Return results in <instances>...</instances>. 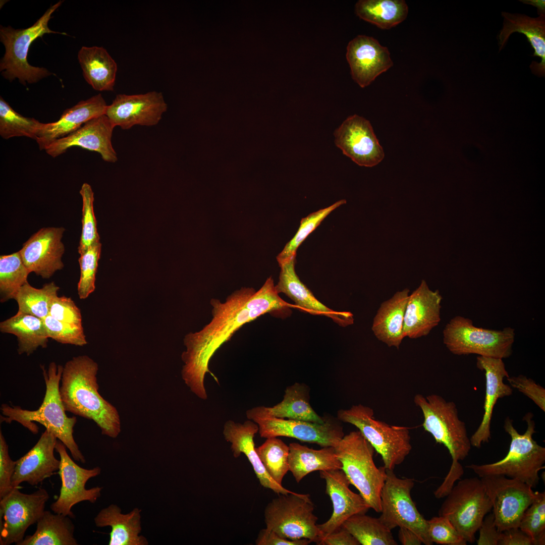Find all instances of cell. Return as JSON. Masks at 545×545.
Listing matches in <instances>:
<instances>
[{
	"label": "cell",
	"mask_w": 545,
	"mask_h": 545,
	"mask_svg": "<svg viewBox=\"0 0 545 545\" xmlns=\"http://www.w3.org/2000/svg\"><path fill=\"white\" fill-rule=\"evenodd\" d=\"M210 303V321L201 330L185 335L186 349L181 355L184 362L182 378L190 391L203 400L207 398L204 386L206 373H209L218 383L209 368L216 351L244 324L267 313L286 318L291 314L290 308L293 306L280 297L271 277L258 291L242 287L229 295L225 301L212 298Z\"/></svg>",
	"instance_id": "6da1fadb"
},
{
	"label": "cell",
	"mask_w": 545,
	"mask_h": 545,
	"mask_svg": "<svg viewBox=\"0 0 545 545\" xmlns=\"http://www.w3.org/2000/svg\"><path fill=\"white\" fill-rule=\"evenodd\" d=\"M97 363L87 355L73 357L64 366L60 394L66 411L93 421L101 433L116 438L121 432L116 408L99 393Z\"/></svg>",
	"instance_id": "7a4b0ae2"
},
{
	"label": "cell",
	"mask_w": 545,
	"mask_h": 545,
	"mask_svg": "<svg viewBox=\"0 0 545 545\" xmlns=\"http://www.w3.org/2000/svg\"><path fill=\"white\" fill-rule=\"evenodd\" d=\"M415 404L422 411V426L434 438L435 442L448 450L452 459L450 470L434 495L440 499L447 496L464 473L459 461L468 455L471 445L465 423L460 419L455 403L447 401L442 396L431 394L424 396L416 394Z\"/></svg>",
	"instance_id": "3957f363"
},
{
	"label": "cell",
	"mask_w": 545,
	"mask_h": 545,
	"mask_svg": "<svg viewBox=\"0 0 545 545\" xmlns=\"http://www.w3.org/2000/svg\"><path fill=\"white\" fill-rule=\"evenodd\" d=\"M46 390L43 402L36 410H28L20 406L3 404L1 410V422L10 423L16 421L27 428L33 434L38 432V427L33 421L37 422L51 432L62 442L71 452L73 459L84 463L85 459L73 437V428L77 418L69 417L62 403L60 394L63 366L52 362L46 371L41 366Z\"/></svg>",
	"instance_id": "277c9868"
},
{
	"label": "cell",
	"mask_w": 545,
	"mask_h": 545,
	"mask_svg": "<svg viewBox=\"0 0 545 545\" xmlns=\"http://www.w3.org/2000/svg\"><path fill=\"white\" fill-rule=\"evenodd\" d=\"M533 415L528 412L523 417L527 427L523 434L519 433L509 417L505 420L504 428L511 441L509 451L501 460L483 465L471 464L465 466L481 477L488 475H503L520 480L532 488L539 480L538 473L544 469L545 448L533 439L536 432Z\"/></svg>",
	"instance_id": "5b68a950"
},
{
	"label": "cell",
	"mask_w": 545,
	"mask_h": 545,
	"mask_svg": "<svg viewBox=\"0 0 545 545\" xmlns=\"http://www.w3.org/2000/svg\"><path fill=\"white\" fill-rule=\"evenodd\" d=\"M334 448L350 484L358 489L370 508L380 512V493L386 469L375 465L373 447L356 430L345 435Z\"/></svg>",
	"instance_id": "8992f818"
},
{
	"label": "cell",
	"mask_w": 545,
	"mask_h": 545,
	"mask_svg": "<svg viewBox=\"0 0 545 545\" xmlns=\"http://www.w3.org/2000/svg\"><path fill=\"white\" fill-rule=\"evenodd\" d=\"M60 1L50 7L31 26L26 29H15L11 26H1L0 40L5 47V53L0 62L2 75L10 81L18 79L24 85L36 83L52 74L46 69L34 67L27 61L28 52L31 44L38 37L46 33H66L50 30L48 24L52 14L60 6Z\"/></svg>",
	"instance_id": "52a82bcc"
},
{
	"label": "cell",
	"mask_w": 545,
	"mask_h": 545,
	"mask_svg": "<svg viewBox=\"0 0 545 545\" xmlns=\"http://www.w3.org/2000/svg\"><path fill=\"white\" fill-rule=\"evenodd\" d=\"M341 421L356 426L382 457L386 469L394 470L412 450L408 427L390 425L374 417L371 408L359 404L338 411Z\"/></svg>",
	"instance_id": "ba28073f"
},
{
	"label": "cell",
	"mask_w": 545,
	"mask_h": 545,
	"mask_svg": "<svg viewBox=\"0 0 545 545\" xmlns=\"http://www.w3.org/2000/svg\"><path fill=\"white\" fill-rule=\"evenodd\" d=\"M515 331L511 327L502 330L477 328L468 318L456 316L443 330V342L453 354L504 359L512 353Z\"/></svg>",
	"instance_id": "9c48e42d"
},
{
	"label": "cell",
	"mask_w": 545,
	"mask_h": 545,
	"mask_svg": "<svg viewBox=\"0 0 545 545\" xmlns=\"http://www.w3.org/2000/svg\"><path fill=\"white\" fill-rule=\"evenodd\" d=\"M308 494L292 492L279 495L264 510L266 528L290 540L308 539L317 544L321 534Z\"/></svg>",
	"instance_id": "30bf717a"
},
{
	"label": "cell",
	"mask_w": 545,
	"mask_h": 545,
	"mask_svg": "<svg viewBox=\"0 0 545 545\" xmlns=\"http://www.w3.org/2000/svg\"><path fill=\"white\" fill-rule=\"evenodd\" d=\"M439 511L447 517L467 542L475 540V533L492 505L480 478L458 481L447 495Z\"/></svg>",
	"instance_id": "8fae6325"
},
{
	"label": "cell",
	"mask_w": 545,
	"mask_h": 545,
	"mask_svg": "<svg viewBox=\"0 0 545 545\" xmlns=\"http://www.w3.org/2000/svg\"><path fill=\"white\" fill-rule=\"evenodd\" d=\"M246 414L258 425L263 438L285 437L326 447H335L345 435L337 417L327 416L323 423L281 418L268 414L262 406L250 409Z\"/></svg>",
	"instance_id": "7c38bea8"
},
{
	"label": "cell",
	"mask_w": 545,
	"mask_h": 545,
	"mask_svg": "<svg viewBox=\"0 0 545 545\" xmlns=\"http://www.w3.org/2000/svg\"><path fill=\"white\" fill-rule=\"evenodd\" d=\"M414 485L411 478H400L393 470L386 469V478L380 493L379 518L390 530L399 527L414 532L425 545L432 544L427 522L419 512L411 497Z\"/></svg>",
	"instance_id": "4fadbf2b"
},
{
	"label": "cell",
	"mask_w": 545,
	"mask_h": 545,
	"mask_svg": "<svg viewBox=\"0 0 545 545\" xmlns=\"http://www.w3.org/2000/svg\"><path fill=\"white\" fill-rule=\"evenodd\" d=\"M492 505L500 532L518 527L526 509L534 500L537 491L526 483L503 475L480 477Z\"/></svg>",
	"instance_id": "5bb4252c"
},
{
	"label": "cell",
	"mask_w": 545,
	"mask_h": 545,
	"mask_svg": "<svg viewBox=\"0 0 545 545\" xmlns=\"http://www.w3.org/2000/svg\"><path fill=\"white\" fill-rule=\"evenodd\" d=\"M49 498L47 491L43 488L27 494L15 487L1 499L0 544L18 545L28 528L41 516Z\"/></svg>",
	"instance_id": "9a60e30c"
},
{
	"label": "cell",
	"mask_w": 545,
	"mask_h": 545,
	"mask_svg": "<svg viewBox=\"0 0 545 545\" xmlns=\"http://www.w3.org/2000/svg\"><path fill=\"white\" fill-rule=\"evenodd\" d=\"M66 447L60 441H57L56 451L60 458L58 473L62 485L58 499L50 506L53 512L73 518L72 508L83 501L94 503L101 495L102 487L85 488L87 481L100 474L101 469L97 466L87 469L77 465L70 457Z\"/></svg>",
	"instance_id": "2e32d148"
},
{
	"label": "cell",
	"mask_w": 545,
	"mask_h": 545,
	"mask_svg": "<svg viewBox=\"0 0 545 545\" xmlns=\"http://www.w3.org/2000/svg\"><path fill=\"white\" fill-rule=\"evenodd\" d=\"M168 105L160 92L117 95L107 105L105 114L115 127L128 130L135 125H157L167 111Z\"/></svg>",
	"instance_id": "e0dca14e"
},
{
	"label": "cell",
	"mask_w": 545,
	"mask_h": 545,
	"mask_svg": "<svg viewBox=\"0 0 545 545\" xmlns=\"http://www.w3.org/2000/svg\"><path fill=\"white\" fill-rule=\"evenodd\" d=\"M334 136L336 145L360 166L373 167L384 158V151L369 121L362 117H349L336 130Z\"/></svg>",
	"instance_id": "ac0fdd59"
},
{
	"label": "cell",
	"mask_w": 545,
	"mask_h": 545,
	"mask_svg": "<svg viewBox=\"0 0 545 545\" xmlns=\"http://www.w3.org/2000/svg\"><path fill=\"white\" fill-rule=\"evenodd\" d=\"M65 230L63 227L43 228L23 244L19 252L30 272L49 279L64 267L62 257L65 247L62 238Z\"/></svg>",
	"instance_id": "d6986e66"
},
{
	"label": "cell",
	"mask_w": 545,
	"mask_h": 545,
	"mask_svg": "<svg viewBox=\"0 0 545 545\" xmlns=\"http://www.w3.org/2000/svg\"><path fill=\"white\" fill-rule=\"evenodd\" d=\"M115 126L105 115L92 119L72 133L58 139L45 148L50 156L56 157L73 146L96 152L102 159L114 163L117 154L112 143Z\"/></svg>",
	"instance_id": "ffe728a7"
},
{
	"label": "cell",
	"mask_w": 545,
	"mask_h": 545,
	"mask_svg": "<svg viewBox=\"0 0 545 545\" xmlns=\"http://www.w3.org/2000/svg\"><path fill=\"white\" fill-rule=\"evenodd\" d=\"M319 473L320 477L325 480V492L333 507V513L329 519L317 524L321 534L320 540L341 526L351 516L365 513L370 507L360 494L350 489V481L342 469L320 471Z\"/></svg>",
	"instance_id": "44dd1931"
},
{
	"label": "cell",
	"mask_w": 545,
	"mask_h": 545,
	"mask_svg": "<svg viewBox=\"0 0 545 545\" xmlns=\"http://www.w3.org/2000/svg\"><path fill=\"white\" fill-rule=\"evenodd\" d=\"M346 59L352 79L361 87L370 84L393 65L387 47L374 38L359 35L347 46Z\"/></svg>",
	"instance_id": "7402d4cb"
},
{
	"label": "cell",
	"mask_w": 545,
	"mask_h": 545,
	"mask_svg": "<svg viewBox=\"0 0 545 545\" xmlns=\"http://www.w3.org/2000/svg\"><path fill=\"white\" fill-rule=\"evenodd\" d=\"M57 439L46 429L34 447L16 461L12 478L14 487H18L22 482L36 485L59 470L60 459L54 455Z\"/></svg>",
	"instance_id": "603a6c76"
},
{
	"label": "cell",
	"mask_w": 545,
	"mask_h": 545,
	"mask_svg": "<svg viewBox=\"0 0 545 545\" xmlns=\"http://www.w3.org/2000/svg\"><path fill=\"white\" fill-rule=\"evenodd\" d=\"M477 368L485 372V395L484 413L478 427L470 438L472 446L480 448L491 438L490 423L493 411L498 400L512 394V388L504 383L509 375L502 359L478 356Z\"/></svg>",
	"instance_id": "cb8c5ba5"
},
{
	"label": "cell",
	"mask_w": 545,
	"mask_h": 545,
	"mask_svg": "<svg viewBox=\"0 0 545 545\" xmlns=\"http://www.w3.org/2000/svg\"><path fill=\"white\" fill-rule=\"evenodd\" d=\"M442 295L430 290L424 281L409 294L404 319V338L417 339L428 335L441 321Z\"/></svg>",
	"instance_id": "d4e9b609"
},
{
	"label": "cell",
	"mask_w": 545,
	"mask_h": 545,
	"mask_svg": "<svg viewBox=\"0 0 545 545\" xmlns=\"http://www.w3.org/2000/svg\"><path fill=\"white\" fill-rule=\"evenodd\" d=\"M107 106L99 93L66 110L58 121L42 123L36 140L39 148L44 150L53 141L72 133L92 119L104 115Z\"/></svg>",
	"instance_id": "484cf974"
},
{
	"label": "cell",
	"mask_w": 545,
	"mask_h": 545,
	"mask_svg": "<svg viewBox=\"0 0 545 545\" xmlns=\"http://www.w3.org/2000/svg\"><path fill=\"white\" fill-rule=\"evenodd\" d=\"M295 262L296 257H294L280 266L279 280L275 286L278 293L285 294L295 302L296 306L310 314L330 317L343 326L353 323V315L350 312L332 310L314 296L297 275Z\"/></svg>",
	"instance_id": "4316f807"
},
{
	"label": "cell",
	"mask_w": 545,
	"mask_h": 545,
	"mask_svg": "<svg viewBox=\"0 0 545 545\" xmlns=\"http://www.w3.org/2000/svg\"><path fill=\"white\" fill-rule=\"evenodd\" d=\"M258 429V425L249 419L243 423L229 420L224 424L223 434L225 440L231 444V449L235 458L239 457L241 453L246 456L263 487L270 489L278 495L292 493L274 480L261 463L254 442V436Z\"/></svg>",
	"instance_id": "83f0119b"
},
{
	"label": "cell",
	"mask_w": 545,
	"mask_h": 545,
	"mask_svg": "<svg viewBox=\"0 0 545 545\" xmlns=\"http://www.w3.org/2000/svg\"><path fill=\"white\" fill-rule=\"evenodd\" d=\"M503 26L498 35L499 50H501L514 32L525 35L534 49L533 56L541 59L539 64L533 62L530 66L532 72L538 76L544 75L545 72V16L540 14L537 18L525 15L502 12Z\"/></svg>",
	"instance_id": "f1b7e54d"
},
{
	"label": "cell",
	"mask_w": 545,
	"mask_h": 545,
	"mask_svg": "<svg viewBox=\"0 0 545 545\" xmlns=\"http://www.w3.org/2000/svg\"><path fill=\"white\" fill-rule=\"evenodd\" d=\"M409 290L397 292L380 304L373 318L371 330L380 341L399 349L404 338L403 330Z\"/></svg>",
	"instance_id": "f546056e"
},
{
	"label": "cell",
	"mask_w": 545,
	"mask_h": 545,
	"mask_svg": "<svg viewBox=\"0 0 545 545\" xmlns=\"http://www.w3.org/2000/svg\"><path fill=\"white\" fill-rule=\"evenodd\" d=\"M141 511L136 508L124 514L119 507L111 504L101 510L94 520L97 527H111L109 545H147V539L139 535Z\"/></svg>",
	"instance_id": "4dcf8cb0"
},
{
	"label": "cell",
	"mask_w": 545,
	"mask_h": 545,
	"mask_svg": "<svg viewBox=\"0 0 545 545\" xmlns=\"http://www.w3.org/2000/svg\"><path fill=\"white\" fill-rule=\"evenodd\" d=\"M78 59L86 81L94 90H114L117 65L104 47L82 46Z\"/></svg>",
	"instance_id": "1f68e13d"
},
{
	"label": "cell",
	"mask_w": 545,
	"mask_h": 545,
	"mask_svg": "<svg viewBox=\"0 0 545 545\" xmlns=\"http://www.w3.org/2000/svg\"><path fill=\"white\" fill-rule=\"evenodd\" d=\"M289 447V471L297 483L313 471L342 468L334 447L315 450L297 443H290Z\"/></svg>",
	"instance_id": "d6a6232c"
},
{
	"label": "cell",
	"mask_w": 545,
	"mask_h": 545,
	"mask_svg": "<svg viewBox=\"0 0 545 545\" xmlns=\"http://www.w3.org/2000/svg\"><path fill=\"white\" fill-rule=\"evenodd\" d=\"M0 331L17 337L19 355L29 356L39 347H47L49 337L43 320L32 315L17 312L0 323Z\"/></svg>",
	"instance_id": "836d02e7"
},
{
	"label": "cell",
	"mask_w": 545,
	"mask_h": 545,
	"mask_svg": "<svg viewBox=\"0 0 545 545\" xmlns=\"http://www.w3.org/2000/svg\"><path fill=\"white\" fill-rule=\"evenodd\" d=\"M71 518L45 510L36 523L35 532L18 545H77Z\"/></svg>",
	"instance_id": "e575fe53"
},
{
	"label": "cell",
	"mask_w": 545,
	"mask_h": 545,
	"mask_svg": "<svg viewBox=\"0 0 545 545\" xmlns=\"http://www.w3.org/2000/svg\"><path fill=\"white\" fill-rule=\"evenodd\" d=\"M309 398V387L296 383L286 389L281 402L273 407L264 406V409L268 414L278 418L324 423L327 416L318 415L311 406Z\"/></svg>",
	"instance_id": "d590c367"
},
{
	"label": "cell",
	"mask_w": 545,
	"mask_h": 545,
	"mask_svg": "<svg viewBox=\"0 0 545 545\" xmlns=\"http://www.w3.org/2000/svg\"><path fill=\"white\" fill-rule=\"evenodd\" d=\"M356 14L382 29H390L404 21L408 7L403 0H361L355 5Z\"/></svg>",
	"instance_id": "8d00e7d4"
},
{
	"label": "cell",
	"mask_w": 545,
	"mask_h": 545,
	"mask_svg": "<svg viewBox=\"0 0 545 545\" xmlns=\"http://www.w3.org/2000/svg\"><path fill=\"white\" fill-rule=\"evenodd\" d=\"M362 545H397L391 530L379 518L365 513L355 514L342 524Z\"/></svg>",
	"instance_id": "74e56055"
},
{
	"label": "cell",
	"mask_w": 545,
	"mask_h": 545,
	"mask_svg": "<svg viewBox=\"0 0 545 545\" xmlns=\"http://www.w3.org/2000/svg\"><path fill=\"white\" fill-rule=\"evenodd\" d=\"M59 289L53 282L44 284L40 289L27 282L20 288L14 298L18 305L17 312L43 319L48 315L50 302L58 295Z\"/></svg>",
	"instance_id": "f35d334b"
},
{
	"label": "cell",
	"mask_w": 545,
	"mask_h": 545,
	"mask_svg": "<svg viewBox=\"0 0 545 545\" xmlns=\"http://www.w3.org/2000/svg\"><path fill=\"white\" fill-rule=\"evenodd\" d=\"M30 273L25 266L19 251L0 256V301L4 303L15 298Z\"/></svg>",
	"instance_id": "ab89813d"
},
{
	"label": "cell",
	"mask_w": 545,
	"mask_h": 545,
	"mask_svg": "<svg viewBox=\"0 0 545 545\" xmlns=\"http://www.w3.org/2000/svg\"><path fill=\"white\" fill-rule=\"evenodd\" d=\"M256 451L270 477L282 485L284 476L289 471V447L278 437L267 438Z\"/></svg>",
	"instance_id": "60d3db41"
},
{
	"label": "cell",
	"mask_w": 545,
	"mask_h": 545,
	"mask_svg": "<svg viewBox=\"0 0 545 545\" xmlns=\"http://www.w3.org/2000/svg\"><path fill=\"white\" fill-rule=\"evenodd\" d=\"M42 124L34 118L17 113L1 96L0 135L3 138L24 136L36 140Z\"/></svg>",
	"instance_id": "b9f144b4"
},
{
	"label": "cell",
	"mask_w": 545,
	"mask_h": 545,
	"mask_svg": "<svg viewBox=\"0 0 545 545\" xmlns=\"http://www.w3.org/2000/svg\"><path fill=\"white\" fill-rule=\"evenodd\" d=\"M345 200L338 201L324 208L312 212L302 218L300 227L293 238L288 242L277 257L280 266L286 261L296 257V251L300 244L332 211L345 203Z\"/></svg>",
	"instance_id": "7bdbcfd3"
},
{
	"label": "cell",
	"mask_w": 545,
	"mask_h": 545,
	"mask_svg": "<svg viewBox=\"0 0 545 545\" xmlns=\"http://www.w3.org/2000/svg\"><path fill=\"white\" fill-rule=\"evenodd\" d=\"M518 527L529 535L533 545L545 544V492L537 491L534 500L524 512Z\"/></svg>",
	"instance_id": "ee69618b"
},
{
	"label": "cell",
	"mask_w": 545,
	"mask_h": 545,
	"mask_svg": "<svg viewBox=\"0 0 545 545\" xmlns=\"http://www.w3.org/2000/svg\"><path fill=\"white\" fill-rule=\"evenodd\" d=\"M82 198V230L78 253L81 254L99 241L96 220L93 211L94 193L91 186L84 183L80 190Z\"/></svg>",
	"instance_id": "f6af8a7d"
},
{
	"label": "cell",
	"mask_w": 545,
	"mask_h": 545,
	"mask_svg": "<svg viewBox=\"0 0 545 545\" xmlns=\"http://www.w3.org/2000/svg\"><path fill=\"white\" fill-rule=\"evenodd\" d=\"M101 244L95 243L81 253L78 261L80 277L78 283V295L80 299L87 298L95 289V279L98 262L100 258Z\"/></svg>",
	"instance_id": "bcb514c9"
},
{
	"label": "cell",
	"mask_w": 545,
	"mask_h": 545,
	"mask_svg": "<svg viewBox=\"0 0 545 545\" xmlns=\"http://www.w3.org/2000/svg\"><path fill=\"white\" fill-rule=\"evenodd\" d=\"M43 320L49 338L62 344L78 346L87 344L82 325L62 322L49 315Z\"/></svg>",
	"instance_id": "7dc6e473"
},
{
	"label": "cell",
	"mask_w": 545,
	"mask_h": 545,
	"mask_svg": "<svg viewBox=\"0 0 545 545\" xmlns=\"http://www.w3.org/2000/svg\"><path fill=\"white\" fill-rule=\"evenodd\" d=\"M427 530L432 543L446 545H466V540L446 517H433L427 520Z\"/></svg>",
	"instance_id": "c3c4849f"
},
{
	"label": "cell",
	"mask_w": 545,
	"mask_h": 545,
	"mask_svg": "<svg viewBox=\"0 0 545 545\" xmlns=\"http://www.w3.org/2000/svg\"><path fill=\"white\" fill-rule=\"evenodd\" d=\"M48 315L62 322L82 325L80 310L70 297H54L49 305Z\"/></svg>",
	"instance_id": "681fc988"
},
{
	"label": "cell",
	"mask_w": 545,
	"mask_h": 545,
	"mask_svg": "<svg viewBox=\"0 0 545 545\" xmlns=\"http://www.w3.org/2000/svg\"><path fill=\"white\" fill-rule=\"evenodd\" d=\"M510 386L531 399L545 412V389L530 378L523 375L507 377Z\"/></svg>",
	"instance_id": "f907efd6"
},
{
	"label": "cell",
	"mask_w": 545,
	"mask_h": 545,
	"mask_svg": "<svg viewBox=\"0 0 545 545\" xmlns=\"http://www.w3.org/2000/svg\"><path fill=\"white\" fill-rule=\"evenodd\" d=\"M9 454L8 445L0 431V499L9 493L14 487L12 478L16 467Z\"/></svg>",
	"instance_id": "816d5d0a"
},
{
	"label": "cell",
	"mask_w": 545,
	"mask_h": 545,
	"mask_svg": "<svg viewBox=\"0 0 545 545\" xmlns=\"http://www.w3.org/2000/svg\"><path fill=\"white\" fill-rule=\"evenodd\" d=\"M478 529V545H498L501 532L498 529L493 513L484 517Z\"/></svg>",
	"instance_id": "f5cc1de1"
},
{
	"label": "cell",
	"mask_w": 545,
	"mask_h": 545,
	"mask_svg": "<svg viewBox=\"0 0 545 545\" xmlns=\"http://www.w3.org/2000/svg\"><path fill=\"white\" fill-rule=\"evenodd\" d=\"M311 542L310 540L305 538L288 539L266 528L260 530L255 540L256 545H308Z\"/></svg>",
	"instance_id": "db71d44e"
},
{
	"label": "cell",
	"mask_w": 545,
	"mask_h": 545,
	"mask_svg": "<svg viewBox=\"0 0 545 545\" xmlns=\"http://www.w3.org/2000/svg\"><path fill=\"white\" fill-rule=\"evenodd\" d=\"M318 545H360L358 541L342 525L322 537Z\"/></svg>",
	"instance_id": "11a10c76"
},
{
	"label": "cell",
	"mask_w": 545,
	"mask_h": 545,
	"mask_svg": "<svg viewBox=\"0 0 545 545\" xmlns=\"http://www.w3.org/2000/svg\"><path fill=\"white\" fill-rule=\"evenodd\" d=\"M498 545H533V543L519 527H513L501 532Z\"/></svg>",
	"instance_id": "9f6ffc18"
},
{
	"label": "cell",
	"mask_w": 545,
	"mask_h": 545,
	"mask_svg": "<svg viewBox=\"0 0 545 545\" xmlns=\"http://www.w3.org/2000/svg\"><path fill=\"white\" fill-rule=\"evenodd\" d=\"M398 537L403 545H420L423 543L414 532L405 527H399Z\"/></svg>",
	"instance_id": "6f0895ef"
},
{
	"label": "cell",
	"mask_w": 545,
	"mask_h": 545,
	"mask_svg": "<svg viewBox=\"0 0 545 545\" xmlns=\"http://www.w3.org/2000/svg\"><path fill=\"white\" fill-rule=\"evenodd\" d=\"M524 3L531 5L537 8L538 13L544 14L545 1L538 0L520 1Z\"/></svg>",
	"instance_id": "680465c9"
}]
</instances>
